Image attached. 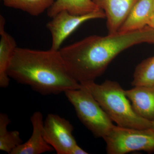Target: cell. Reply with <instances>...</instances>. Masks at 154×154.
Wrapping results in <instances>:
<instances>
[{"label":"cell","instance_id":"obj_1","mask_svg":"<svg viewBox=\"0 0 154 154\" xmlns=\"http://www.w3.org/2000/svg\"><path fill=\"white\" fill-rule=\"evenodd\" d=\"M143 43L154 44V29L149 26L130 32L88 36L59 51L70 74L81 84L95 81L119 54Z\"/></svg>","mask_w":154,"mask_h":154},{"label":"cell","instance_id":"obj_2","mask_svg":"<svg viewBox=\"0 0 154 154\" xmlns=\"http://www.w3.org/2000/svg\"><path fill=\"white\" fill-rule=\"evenodd\" d=\"M8 74L17 83L30 86L42 95H57L81 88L70 74L59 50L17 47Z\"/></svg>","mask_w":154,"mask_h":154},{"label":"cell","instance_id":"obj_3","mask_svg":"<svg viewBox=\"0 0 154 154\" xmlns=\"http://www.w3.org/2000/svg\"><path fill=\"white\" fill-rule=\"evenodd\" d=\"M80 85L92 94L118 126L137 129L151 128L152 122L136 113L125 95V91L117 82L106 80L98 84L92 81Z\"/></svg>","mask_w":154,"mask_h":154},{"label":"cell","instance_id":"obj_4","mask_svg":"<svg viewBox=\"0 0 154 154\" xmlns=\"http://www.w3.org/2000/svg\"><path fill=\"white\" fill-rule=\"evenodd\" d=\"M64 94L80 121L95 137L104 138L108 134L115 125L88 90L81 86Z\"/></svg>","mask_w":154,"mask_h":154},{"label":"cell","instance_id":"obj_5","mask_svg":"<svg viewBox=\"0 0 154 154\" xmlns=\"http://www.w3.org/2000/svg\"><path fill=\"white\" fill-rule=\"evenodd\" d=\"M108 154H125L136 151L154 152V131L114 125L103 138Z\"/></svg>","mask_w":154,"mask_h":154},{"label":"cell","instance_id":"obj_6","mask_svg":"<svg viewBox=\"0 0 154 154\" xmlns=\"http://www.w3.org/2000/svg\"><path fill=\"white\" fill-rule=\"evenodd\" d=\"M74 128L68 120L49 113L44 121L43 136L57 154H71L78 144L72 134Z\"/></svg>","mask_w":154,"mask_h":154},{"label":"cell","instance_id":"obj_7","mask_svg":"<svg viewBox=\"0 0 154 154\" xmlns=\"http://www.w3.org/2000/svg\"><path fill=\"white\" fill-rule=\"evenodd\" d=\"M105 18L106 16L102 10L83 15H74L66 11L60 12L46 25L52 37L51 49L59 50L63 41L84 22L92 19Z\"/></svg>","mask_w":154,"mask_h":154},{"label":"cell","instance_id":"obj_8","mask_svg":"<svg viewBox=\"0 0 154 154\" xmlns=\"http://www.w3.org/2000/svg\"><path fill=\"white\" fill-rule=\"evenodd\" d=\"M105 12L108 34L118 32L137 0H92Z\"/></svg>","mask_w":154,"mask_h":154},{"label":"cell","instance_id":"obj_9","mask_svg":"<svg viewBox=\"0 0 154 154\" xmlns=\"http://www.w3.org/2000/svg\"><path fill=\"white\" fill-rule=\"evenodd\" d=\"M33 127L32 135L29 139L14 149L11 154H41L54 150L46 142L43 136V115L40 111L33 113L30 117Z\"/></svg>","mask_w":154,"mask_h":154},{"label":"cell","instance_id":"obj_10","mask_svg":"<svg viewBox=\"0 0 154 154\" xmlns=\"http://www.w3.org/2000/svg\"><path fill=\"white\" fill-rule=\"evenodd\" d=\"M125 93L137 115L154 121V85L136 86L125 91Z\"/></svg>","mask_w":154,"mask_h":154},{"label":"cell","instance_id":"obj_11","mask_svg":"<svg viewBox=\"0 0 154 154\" xmlns=\"http://www.w3.org/2000/svg\"><path fill=\"white\" fill-rule=\"evenodd\" d=\"M154 13V0H137L118 31L130 32L145 28Z\"/></svg>","mask_w":154,"mask_h":154},{"label":"cell","instance_id":"obj_12","mask_svg":"<svg viewBox=\"0 0 154 154\" xmlns=\"http://www.w3.org/2000/svg\"><path fill=\"white\" fill-rule=\"evenodd\" d=\"M5 19L0 15V87L6 88L10 84L8 74L9 63L15 49L17 43L14 38L5 30Z\"/></svg>","mask_w":154,"mask_h":154},{"label":"cell","instance_id":"obj_13","mask_svg":"<svg viewBox=\"0 0 154 154\" xmlns=\"http://www.w3.org/2000/svg\"><path fill=\"white\" fill-rule=\"evenodd\" d=\"M100 10L92 0H56L47 10V15L52 18L62 11L74 15H83Z\"/></svg>","mask_w":154,"mask_h":154},{"label":"cell","instance_id":"obj_14","mask_svg":"<svg viewBox=\"0 0 154 154\" xmlns=\"http://www.w3.org/2000/svg\"><path fill=\"white\" fill-rule=\"evenodd\" d=\"M11 122L8 114L5 113L0 114V150L9 154L23 143L19 131L8 130L7 128Z\"/></svg>","mask_w":154,"mask_h":154},{"label":"cell","instance_id":"obj_15","mask_svg":"<svg viewBox=\"0 0 154 154\" xmlns=\"http://www.w3.org/2000/svg\"><path fill=\"white\" fill-rule=\"evenodd\" d=\"M54 2L55 0H3L6 7L21 10L34 17L47 11Z\"/></svg>","mask_w":154,"mask_h":154},{"label":"cell","instance_id":"obj_16","mask_svg":"<svg viewBox=\"0 0 154 154\" xmlns=\"http://www.w3.org/2000/svg\"><path fill=\"white\" fill-rule=\"evenodd\" d=\"M131 85L133 87L154 85V56L136 66Z\"/></svg>","mask_w":154,"mask_h":154},{"label":"cell","instance_id":"obj_17","mask_svg":"<svg viewBox=\"0 0 154 154\" xmlns=\"http://www.w3.org/2000/svg\"><path fill=\"white\" fill-rule=\"evenodd\" d=\"M88 152L83 149L78 144L72 149L71 154H88Z\"/></svg>","mask_w":154,"mask_h":154},{"label":"cell","instance_id":"obj_18","mask_svg":"<svg viewBox=\"0 0 154 154\" xmlns=\"http://www.w3.org/2000/svg\"><path fill=\"white\" fill-rule=\"evenodd\" d=\"M148 26L154 29V13L153 14L149 22Z\"/></svg>","mask_w":154,"mask_h":154},{"label":"cell","instance_id":"obj_19","mask_svg":"<svg viewBox=\"0 0 154 154\" xmlns=\"http://www.w3.org/2000/svg\"><path fill=\"white\" fill-rule=\"evenodd\" d=\"M151 128L154 131V121L152 122V127Z\"/></svg>","mask_w":154,"mask_h":154}]
</instances>
